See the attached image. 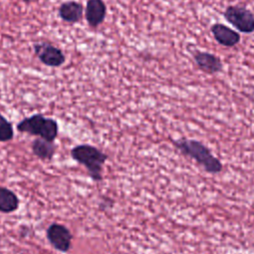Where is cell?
<instances>
[{
	"label": "cell",
	"mask_w": 254,
	"mask_h": 254,
	"mask_svg": "<svg viewBox=\"0 0 254 254\" xmlns=\"http://www.w3.org/2000/svg\"><path fill=\"white\" fill-rule=\"evenodd\" d=\"M175 147L185 156H188L199 164L209 174H219L222 164L201 142L194 139L180 138L175 140Z\"/></svg>",
	"instance_id": "obj_1"
},
{
	"label": "cell",
	"mask_w": 254,
	"mask_h": 254,
	"mask_svg": "<svg viewBox=\"0 0 254 254\" xmlns=\"http://www.w3.org/2000/svg\"><path fill=\"white\" fill-rule=\"evenodd\" d=\"M71 158L82 165L90 179L93 182L99 183L102 181L103 166L108 156L100 149L89 144H79L70 150Z\"/></svg>",
	"instance_id": "obj_2"
},
{
	"label": "cell",
	"mask_w": 254,
	"mask_h": 254,
	"mask_svg": "<svg viewBox=\"0 0 254 254\" xmlns=\"http://www.w3.org/2000/svg\"><path fill=\"white\" fill-rule=\"evenodd\" d=\"M17 129L21 133L38 136L45 140L55 142L59 134L58 122L51 117L37 113L22 119L17 124Z\"/></svg>",
	"instance_id": "obj_3"
},
{
	"label": "cell",
	"mask_w": 254,
	"mask_h": 254,
	"mask_svg": "<svg viewBox=\"0 0 254 254\" xmlns=\"http://www.w3.org/2000/svg\"><path fill=\"white\" fill-rule=\"evenodd\" d=\"M224 19L239 33H254V13L240 5L227 6L223 12Z\"/></svg>",
	"instance_id": "obj_4"
},
{
	"label": "cell",
	"mask_w": 254,
	"mask_h": 254,
	"mask_svg": "<svg viewBox=\"0 0 254 254\" xmlns=\"http://www.w3.org/2000/svg\"><path fill=\"white\" fill-rule=\"evenodd\" d=\"M34 54L47 66L59 67L65 62V56L61 49L48 42L34 44Z\"/></svg>",
	"instance_id": "obj_5"
},
{
	"label": "cell",
	"mask_w": 254,
	"mask_h": 254,
	"mask_svg": "<svg viewBox=\"0 0 254 254\" xmlns=\"http://www.w3.org/2000/svg\"><path fill=\"white\" fill-rule=\"evenodd\" d=\"M47 238L50 244L58 251L66 253L71 246L72 234L64 224L54 222L47 229Z\"/></svg>",
	"instance_id": "obj_6"
},
{
	"label": "cell",
	"mask_w": 254,
	"mask_h": 254,
	"mask_svg": "<svg viewBox=\"0 0 254 254\" xmlns=\"http://www.w3.org/2000/svg\"><path fill=\"white\" fill-rule=\"evenodd\" d=\"M192 59L196 66L207 74L218 73L222 70L223 64L221 60L214 54L208 52L195 51L192 53Z\"/></svg>",
	"instance_id": "obj_7"
},
{
	"label": "cell",
	"mask_w": 254,
	"mask_h": 254,
	"mask_svg": "<svg viewBox=\"0 0 254 254\" xmlns=\"http://www.w3.org/2000/svg\"><path fill=\"white\" fill-rule=\"evenodd\" d=\"M210 32L214 40L221 46L226 48L235 47L239 44L241 36L239 32L234 31L233 29L227 27L221 23H215L210 27Z\"/></svg>",
	"instance_id": "obj_8"
},
{
	"label": "cell",
	"mask_w": 254,
	"mask_h": 254,
	"mask_svg": "<svg viewBox=\"0 0 254 254\" xmlns=\"http://www.w3.org/2000/svg\"><path fill=\"white\" fill-rule=\"evenodd\" d=\"M107 8L103 0H87L84 16L90 28H97L105 20Z\"/></svg>",
	"instance_id": "obj_9"
},
{
	"label": "cell",
	"mask_w": 254,
	"mask_h": 254,
	"mask_svg": "<svg viewBox=\"0 0 254 254\" xmlns=\"http://www.w3.org/2000/svg\"><path fill=\"white\" fill-rule=\"evenodd\" d=\"M59 16L64 22L75 24L82 19L83 7L76 1H65L59 7Z\"/></svg>",
	"instance_id": "obj_10"
},
{
	"label": "cell",
	"mask_w": 254,
	"mask_h": 254,
	"mask_svg": "<svg viewBox=\"0 0 254 254\" xmlns=\"http://www.w3.org/2000/svg\"><path fill=\"white\" fill-rule=\"evenodd\" d=\"M31 148L33 154L43 161L52 160L57 150L55 142H51L40 137L32 142Z\"/></svg>",
	"instance_id": "obj_11"
},
{
	"label": "cell",
	"mask_w": 254,
	"mask_h": 254,
	"mask_svg": "<svg viewBox=\"0 0 254 254\" xmlns=\"http://www.w3.org/2000/svg\"><path fill=\"white\" fill-rule=\"evenodd\" d=\"M19 198L17 194L6 187L0 186V212L11 213L18 209Z\"/></svg>",
	"instance_id": "obj_12"
},
{
	"label": "cell",
	"mask_w": 254,
	"mask_h": 254,
	"mask_svg": "<svg viewBox=\"0 0 254 254\" xmlns=\"http://www.w3.org/2000/svg\"><path fill=\"white\" fill-rule=\"evenodd\" d=\"M14 137L12 123L0 113V142H8Z\"/></svg>",
	"instance_id": "obj_13"
},
{
	"label": "cell",
	"mask_w": 254,
	"mask_h": 254,
	"mask_svg": "<svg viewBox=\"0 0 254 254\" xmlns=\"http://www.w3.org/2000/svg\"><path fill=\"white\" fill-rule=\"evenodd\" d=\"M25 1H29V0H25Z\"/></svg>",
	"instance_id": "obj_14"
}]
</instances>
